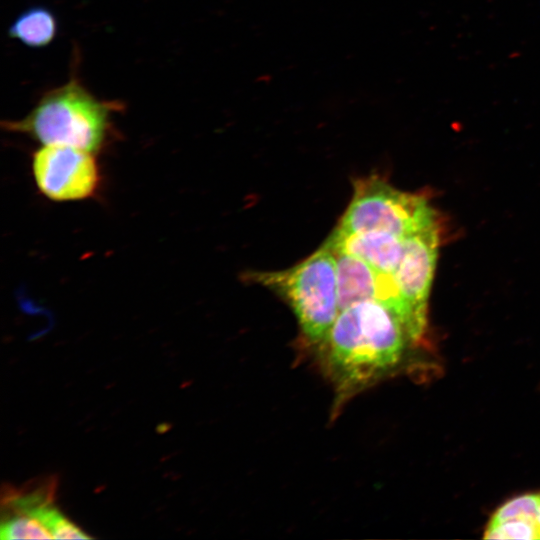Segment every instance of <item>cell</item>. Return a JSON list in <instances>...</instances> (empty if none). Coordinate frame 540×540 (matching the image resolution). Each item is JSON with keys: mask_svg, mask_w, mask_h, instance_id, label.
<instances>
[{"mask_svg": "<svg viewBox=\"0 0 540 540\" xmlns=\"http://www.w3.org/2000/svg\"><path fill=\"white\" fill-rule=\"evenodd\" d=\"M485 538L488 539H540L538 526L531 521L507 520L489 523L485 529Z\"/></svg>", "mask_w": 540, "mask_h": 540, "instance_id": "cell-12", "label": "cell"}, {"mask_svg": "<svg viewBox=\"0 0 540 540\" xmlns=\"http://www.w3.org/2000/svg\"><path fill=\"white\" fill-rule=\"evenodd\" d=\"M438 224L423 195L404 192L377 175L356 179L352 199L333 232L384 231L405 238Z\"/></svg>", "mask_w": 540, "mask_h": 540, "instance_id": "cell-4", "label": "cell"}, {"mask_svg": "<svg viewBox=\"0 0 540 540\" xmlns=\"http://www.w3.org/2000/svg\"><path fill=\"white\" fill-rule=\"evenodd\" d=\"M320 346L337 406L394 372L414 345L395 314L374 300L341 309Z\"/></svg>", "mask_w": 540, "mask_h": 540, "instance_id": "cell-1", "label": "cell"}, {"mask_svg": "<svg viewBox=\"0 0 540 540\" xmlns=\"http://www.w3.org/2000/svg\"><path fill=\"white\" fill-rule=\"evenodd\" d=\"M58 29L55 13L45 6L36 5L15 18L8 28V36L29 48L41 49L55 40Z\"/></svg>", "mask_w": 540, "mask_h": 540, "instance_id": "cell-9", "label": "cell"}, {"mask_svg": "<svg viewBox=\"0 0 540 540\" xmlns=\"http://www.w3.org/2000/svg\"><path fill=\"white\" fill-rule=\"evenodd\" d=\"M38 520L46 527L52 539H88L91 538L75 524L69 521L53 505L45 509Z\"/></svg>", "mask_w": 540, "mask_h": 540, "instance_id": "cell-13", "label": "cell"}, {"mask_svg": "<svg viewBox=\"0 0 540 540\" xmlns=\"http://www.w3.org/2000/svg\"><path fill=\"white\" fill-rule=\"evenodd\" d=\"M537 525H538L539 532H540V507H539V512H538V516H537Z\"/></svg>", "mask_w": 540, "mask_h": 540, "instance_id": "cell-14", "label": "cell"}, {"mask_svg": "<svg viewBox=\"0 0 540 540\" xmlns=\"http://www.w3.org/2000/svg\"><path fill=\"white\" fill-rule=\"evenodd\" d=\"M124 108L90 92L73 72L69 80L46 91L21 119L1 126L24 134L41 145H66L97 154L112 140L113 116Z\"/></svg>", "mask_w": 540, "mask_h": 540, "instance_id": "cell-2", "label": "cell"}, {"mask_svg": "<svg viewBox=\"0 0 540 540\" xmlns=\"http://www.w3.org/2000/svg\"><path fill=\"white\" fill-rule=\"evenodd\" d=\"M95 156L71 146L42 145L32 156V173L39 191L58 202L94 196L101 182Z\"/></svg>", "mask_w": 540, "mask_h": 540, "instance_id": "cell-5", "label": "cell"}, {"mask_svg": "<svg viewBox=\"0 0 540 540\" xmlns=\"http://www.w3.org/2000/svg\"><path fill=\"white\" fill-rule=\"evenodd\" d=\"M334 252L340 310L360 301H377L395 314L409 336V314L394 273L380 272L354 255Z\"/></svg>", "mask_w": 540, "mask_h": 540, "instance_id": "cell-7", "label": "cell"}, {"mask_svg": "<svg viewBox=\"0 0 540 540\" xmlns=\"http://www.w3.org/2000/svg\"><path fill=\"white\" fill-rule=\"evenodd\" d=\"M0 532L1 539H52L39 520L20 514L3 515Z\"/></svg>", "mask_w": 540, "mask_h": 540, "instance_id": "cell-11", "label": "cell"}, {"mask_svg": "<svg viewBox=\"0 0 540 540\" xmlns=\"http://www.w3.org/2000/svg\"><path fill=\"white\" fill-rule=\"evenodd\" d=\"M326 243L334 251L354 255L384 273H394L404 253V238L384 231L332 232Z\"/></svg>", "mask_w": 540, "mask_h": 540, "instance_id": "cell-8", "label": "cell"}, {"mask_svg": "<svg viewBox=\"0 0 540 540\" xmlns=\"http://www.w3.org/2000/svg\"><path fill=\"white\" fill-rule=\"evenodd\" d=\"M439 225L404 238V253L394 272L409 314V338L414 345L423 340L427 310L439 248Z\"/></svg>", "mask_w": 540, "mask_h": 540, "instance_id": "cell-6", "label": "cell"}, {"mask_svg": "<svg viewBox=\"0 0 540 540\" xmlns=\"http://www.w3.org/2000/svg\"><path fill=\"white\" fill-rule=\"evenodd\" d=\"M539 507L540 492L524 493L503 503L492 515L489 523L525 520L537 525Z\"/></svg>", "mask_w": 540, "mask_h": 540, "instance_id": "cell-10", "label": "cell"}, {"mask_svg": "<svg viewBox=\"0 0 540 540\" xmlns=\"http://www.w3.org/2000/svg\"><path fill=\"white\" fill-rule=\"evenodd\" d=\"M247 278L287 302L312 344L325 338L340 311L336 254L326 242L293 267L249 272Z\"/></svg>", "mask_w": 540, "mask_h": 540, "instance_id": "cell-3", "label": "cell"}]
</instances>
